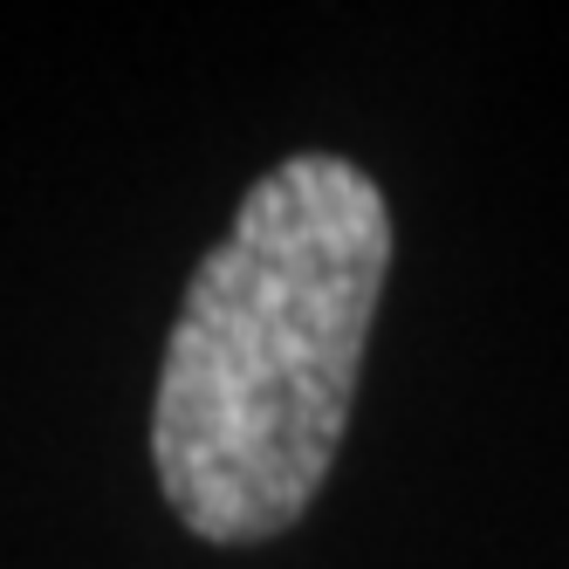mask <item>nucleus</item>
<instances>
[{"instance_id":"f257e3e1","label":"nucleus","mask_w":569,"mask_h":569,"mask_svg":"<svg viewBox=\"0 0 569 569\" xmlns=\"http://www.w3.org/2000/svg\"><path fill=\"white\" fill-rule=\"evenodd\" d=\"M391 268L385 192L350 158L274 166L199 261L151 405L172 515L207 542H268L330 473Z\"/></svg>"}]
</instances>
